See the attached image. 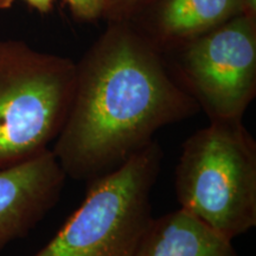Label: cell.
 Masks as SVG:
<instances>
[{
	"label": "cell",
	"mask_w": 256,
	"mask_h": 256,
	"mask_svg": "<svg viewBox=\"0 0 256 256\" xmlns=\"http://www.w3.org/2000/svg\"><path fill=\"white\" fill-rule=\"evenodd\" d=\"M200 110L151 42L115 26L76 64L72 104L51 151L66 177L89 183L122 166L160 128Z\"/></svg>",
	"instance_id": "cell-1"
},
{
	"label": "cell",
	"mask_w": 256,
	"mask_h": 256,
	"mask_svg": "<svg viewBox=\"0 0 256 256\" xmlns=\"http://www.w3.org/2000/svg\"><path fill=\"white\" fill-rule=\"evenodd\" d=\"M180 209L232 240L256 226V142L242 120L210 121L182 146Z\"/></svg>",
	"instance_id": "cell-2"
},
{
	"label": "cell",
	"mask_w": 256,
	"mask_h": 256,
	"mask_svg": "<svg viewBox=\"0 0 256 256\" xmlns=\"http://www.w3.org/2000/svg\"><path fill=\"white\" fill-rule=\"evenodd\" d=\"M76 64L0 36V168L48 151L62 130Z\"/></svg>",
	"instance_id": "cell-3"
},
{
	"label": "cell",
	"mask_w": 256,
	"mask_h": 256,
	"mask_svg": "<svg viewBox=\"0 0 256 256\" xmlns=\"http://www.w3.org/2000/svg\"><path fill=\"white\" fill-rule=\"evenodd\" d=\"M162 162L154 139L119 168L89 182L81 206L32 256H134L152 218Z\"/></svg>",
	"instance_id": "cell-4"
},
{
	"label": "cell",
	"mask_w": 256,
	"mask_h": 256,
	"mask_svg": "<svg viewBox=\"0 0 256 256\" xmlns=\"http://www.w3.org/2000/svg\"><path fill=\"white\" fill-rule=\"evenodd\" d=\"M184 90L210 121L242 120L256 92V26L243 12L184 43L179 57Z\"/></svg>",
	"instance_id": "cell-5"
},
{
	"label": "cell",
	"mask_w": 256,
	"mask_h": 256,
	"mask_svg": "<svg viewBox=\"0 0 256 256\" xmlns=\"http://www.w3.org/2000/svg\"><path fill=\"white\" fill-rule=\"evenodd\" d=\"M66 179L51 148L0 168V252L25 238L56 206Z\"/></svg>",
	"instance_id": "cell-6"
},
{
	"label": "cell",
	"mask_w": 256,
	"mask_h": 256,
	"mask_svg": "<svg viewBox=\"0 0 256 256\" xmlns=\"http://www.w3.org/2000/svg\"><path fill=\"white\" fill-rule=\"evenodd\" d=\"M134 256H238L232 241L183 209L151 218Z\"/></svg>",
	"instance_id": "cell-7"
},
{
	"label": "cell",
	"mask_w": 256,
	"mask_h": 256,
	"mask_svg": "<svg viewBox=\"0 0 256 256\" xmlns=\"http://www.w3.org/2000/svg\"><path fill=\"white\" fill-rule=\"evenodd\" d=\"M255 11V0H162L158 28L162 40L186 42L243 12Z\"/></svg>",
	"instance_id": "cell-8"
},
{
	"label": "cell",
	"mask_w": 256,
	"mask_h": 256,
	"mask_svg": "<svg viewBox=\"0 0 256 256\" xmlns=\"http://www.w3.org/2000/svg\"><path fill=\"white\" fill-rule=\"evenodd\" d=\"M72 12L82 19H96L106 8V0H66Z\"/></svg>",
	"instance_id": "cell-9"
},
{
	"label": "cell",
	"mask_w": 256,
	"mask_h": 256,
	"mask_svg": "<svg viewBox=\"0 0 256 256\" xmlns=\"http://www.w3.org/2000/svg\"><path fill=\"white\" fill-rule=\"evenodd\" d=\"M25 2L40 12H48L50 11L54 0H25Z\"/></svg>",
	"instance_id": "cell-10"
},
{
	"label": "cell",
	"mask_w": 256,
	"mask_h": 256,
	"mask_svg": "<svg viewBox=\"0 0 256 256\" xmlns=\"http://www.w3.org/2000/svg\"><path fill=\"white\" fill-rule=\"evenodd\" d=\"M140 0H106V8H127L139 2Z\"/></svg>",
	"instance_id": "cell-11"
},
{
	"label": "cell",
	"mask_w": 256,
	"mask_h": 256,
	"mask_svg": "<svg viewBox=\"0 0 256 256\" xmlns=\"http://www.w3.org/2000/svg\"><path fill=\"white\" fill-rule=\"evenodd\" d=\"M14 0H0V10H6L11 8Z\"/></svg>",
	"instance_id": "cell-12"
}]
</instances>
